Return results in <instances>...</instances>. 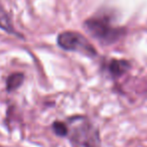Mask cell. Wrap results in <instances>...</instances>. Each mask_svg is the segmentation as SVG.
I'll return each mask as SVG.
<instances>
[{
	"instance_id": "6da1fadb",
	"label": "cell",
	"mask_w": 147,
	"mask_h": 147,
	"mask_svg": "<svg viewBox=\"0 0 147 147\" xmlns=\"http://www.w3.org/2000/svg\"><path fill=\"white\" fill-rule=\"evenodd\" d=\"M67 132L65 137L75 147H100V133L92 121L86 116H73L65 121Z\"/></svg>"
},
{
	"instance_id": "7a4b0ae2",
	"label": "cell",
	"mask_w": 147,
	"mask_h": 147,
	"mask_svg": "<svg viewBox=\"0 0 147 147\" xmlns=\"http://www.w3.org/2000/svg\"><path fill=\"white\" fill-rule=\"evenodd\" d=\"M86 30L102 45H113L122 37L124 29L115 26L107 15H97L87 19L84 23Z\"/></svg>"
},
{
	"instance_id": "3957f363",
	"label": "cell",
	"mask_w": 147,
	"mask_h": 147,
	"mask_svg": "<svg viewBox=\"0 0 147 147\" xmlns=\"http://www.w3.org/2000/svg\"><path fill=\"white\" fill-rule=\"evenodd\" d=\"M57 45L65 51H77L87 57H96V49L81 33L77 31H65L57 36Z\"/></svg>"
},
{
	"instance_id": "277c9868",
	"label": "cell",
	"mask_w": 147,
	"mask_h": 147,
	"mask_svg": "<svg viewBox=\"0 0 147 147\" xmlns=\"http://www.w3.org/2000/svg\"><path fill=\"white\" fill-rule=\"evenodd\" d=\"M130 69V63L125 59H112L108 65V71L114 79L120 78Z\"/></svg>"
},
{
	"instance_id": "5b68a950",
	"label": "cell",
	"mask_w": 147,
	"mask_h": 147,
	"mask_svg": "<svg viewBox=\"0 0 147 147\" xmlns=\"http://www.w3.org/2000/svg\"><path fill=\"white\" fill-rule=\"evenodd\" d=\"M24 81V76L22 73L11 74L6 80V90L7 92H13L22 85Z\"/></svg>"
},
{
	"instance_id": "8992f818",
	"label": "cell",
	"mask_w": 147,
	"mask_h": 147,
	"mask_svg": "<svg viewBox=\"0 0 147 147\" xmlns=\"http://www.w3.org/2000/svg\"><path fill=\"white\" fill-rule=\"evenodd\" d=\"M0 28H2L3 30H5L6 32L16 34L8 15H7L6 13L4 12V10L1 8H0Z\"/></svg>"
},
{
	"instance_id": "52a82bcc",
	"label": "cell",
	"mask_w": 147,
	"mask_h": 147,
	"mask_svg": "<svg viewBox=\"0 0 147 147\" xmlns=\"http://www.w3.org/2000/svg\"><path fill=\"white\" fill-rule=\"evenodd\" d=\"M53 130L57 136L61 137H65L67 132V124L65 122H61V121H55L53 124Z\"/></svg>"
}]
</instances>
